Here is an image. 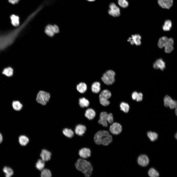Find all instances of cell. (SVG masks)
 <instances>
[{
  "instance_id": "obj_1",
  "label": "cell",
  "mask_w": 177,
  "mask_h": 177,
  "mask_svg": "<svg viewBox=\"0 0 177 177\" xmlns=\"http://www.w3.org/2000/svg\"><path fill=\"white\" fill-rule=\"evenodd\" d=\"M17 30L9 33H0V52L11 46L17 38L20 31Z\"/></svg>"
},
{
  "instance_id": "obj_2",
  "label": "cell",
  "mask_w": 177,
  "mask_h": 177,
  "mask_svg": "<svg viewBox=\"0 0 177 177\" xmlns=\"http://www.w3.org/2000/svg\"><path fill=\"white\" fill-rule=\"evenodd\" d=\"M75 166L78 170L81 171L86 177H90L92 174L93 167L89 161L84 159H79L75 163Z\"/></svg>"
},
{
  "instance_id": "obj_3",
  "label": "cell",
  "mask_w": 177,
  "mask_h": 177,
  "mask_svg": "<svg viewBox=\"0 0 177 177\" xmlns=\"http://www.w3.org/2000/svg\"><path fill=\"white\" fill-rule=\"evenodd\" d=\"M115 72L113 71L108 70L103 74L101 79L105 84L112 85L115 82Z\"/></svg>"
},
{
  "instance_id": "obj_4",
  "label": "cell",
  "mask_w": 177,
  "mask_h": 177,
  "mask_svg": "<svg viewBox=\"0 0 177 177\" xmlns=\"http://www.w3.org/2000/svg\"><path fill=\"white\" fill-rule=\"evenodd\" d=\"M50 97V95L49 93L41 90L37 93L36 100L38 103L42 105H45L49 101Z\"/></svg>"
},
{
  "instance_id": "obj_5",
  "label": "cell",
  "mask_w": 177,
  "mask_h": 177,
  "mask_svg": "<svg viewBox=\"0 0 177 177\" xmlns=\"http://www.w3.org/2000/svg\"><path fill=\"white\" fill-rule=\"evenodd\" d=\"M111 96L110 92L107 89L103 90L99 95V101L100 104L102 105L106 106L109 105L110 101L108 100Z\"/></svg>"
},
{
  "instance_id": "obj_6",
  "label": "cell",
  "mask_w": 177,
  "mask_h": 177,
  "mask_svg": "<svg viewBox=\"0 0 177 177\" xmlns=\"http://www.w3.org/2000/svg\"><path fill=\"white\" fill-rule=\"evenodd\" d=\"M109 134V132L106 130H100L97 132L94 135V140L95 143L97 145L102 144V141L104 138Z\"/></svg>"
},
{
  "instance_id": "obj_7",
  "label": "cell",
  "mask_w": 177,
  "mask_h": 177,
  "mask_svg": "<svg viewBox=\"0 0 177 177\" xmlns=\"http://www.w3.org/2000/svg\"><path fill=\"white\" fill-rule=\"evenodd\" d=\"M164 106L166 107H169L171 109L177 108V101L173 100L168 95H166L163 98Z\"/></svg>"
},
{
  "instance_id": "obj_8",
  "label": "cell",
  "mask_w": 177,
  "mask_h": 177,
  "mask_svg": "<svg viewBox=\"0 0 177 177\" xmlns=\"http://www.w3.org/2000/svg\"><path fill=\"white\" fill-rule=\"evenodd\" d=\"M109 7L108 13L110 15L114 17H118L120 15V9L115 3H111Z\"/></svg>"
},
{
  "instance_id": "obj_9",
  "label": "cell",
  "mask_w": 177,
  "mask_h": 177,
  "mask_svg": "<svg viewBox=\"0 0 177 177\" xmlns=\"http://www.w3.org/2000/svg\"><path fill=\"white\" fill-rule=\"evenodd\" d=\"M122 127L119 123L114 122L110 126L109 130L113 134L117 135L120 134L122 131Z\"/></svg>"
},
{
  "instance_id": "obj_10",
  "label": "cell",
  "mask_w": 177,
  "mask_h": 177,
  "mask_svg": "<svg viewBox=\"0 0 177 177\" xmlns=\"http://www.w3.org/2000/svg\"><path fill=\"white\" fill-rule=\"evenodd\" d=\"M149 159L148 156L145 155L143 154L140 155L138 159V162L140 166L145 167L149 163Z\"/></svg>"
},
{
  "instance_id": "obj_11",
  "label": "cell",
  "mask_w": 177,
  "mask_h": 177,
  "mask_svg": "<svg viewBox=\"0 0 177 177\" xmlns=\"http://www.w3.org/2000/svg\"><path fill=\"white\" fill-rule=\"evenodd\" d=\"M79 154L81 158L84 159H87L90 157L91 151L88 148H83L79 150Z\"/></svg>"
},
{
  "instance_id": "obj_12",
  "label": "cell",
  "mask_w": 177,
  "mask_h": 177,
  "mask_svg": "<svg viewBox=\"0 0 177 177\" xmlns=\"http://www.w3.org/2000/svg\"><path fill=\"white\" fill-rule=\"evenodd\" d=\"M141 37L138 34L132 35V37L129 38L128 40L132 45L135 44L136 45H140L141 44L140 40Z\"/></svg>"
},
{
  "instance_id": "obj_13",
  "label": "cell",
  "mask_w": 177,
  "mask_h": 177,
  "mask_svg": "<svg viewBox=\"0 0 177 177\" xmlns=\"http://www.w3.org/2000/svg\"><path fill=\"white\" fill-rule=\"evenodd\" d=\"M173 0H158V3L159 6L163 8L169 9L173 4Z\"/></svg>"
},
{
  "instance_id": "obj_14",
  "label": "cell",
  "mask_w": 177,
  "mask_h": 177,
  "mask_svg": "<svg viewBox=\"0 0 177 177\" xmlns=\"http://www.w3.org/2000/svg\"><path fill=\"white\" fill-rule=\"evenodd\" d=\"M108 115L107 113L105 112H101L100 116V119L98 121L99 124L102 125L103 126L107 127L108 126L107 118Z\"/></svg>"
},
{
  "instance_id": "obj_15",
  "label": "cell",
  "mask_w": 177,
  "mask_h": 177,
  "mask_svg": "<svg viewBox=\"0 0 177 177\" xmlns=\"http://www.w3.org/2000/svg\"><path fill=\"white\" fill-rule=\"evenodd\" d=\"M174 44V40L172 38H168L167 42L164 47V51L167 53H169L173 50L174 48L173 45Z\"/></svg>"
},
{
  "instance_id": "obj_16",
  "label": "cell",
  "mask_w": 177,
  "mask_h": 177,
  "mask_svg": "<svg viewBox=\"0 0 177 177\" xmlns=\"http://www.w3.org/2000/svg\"><path fill=\"white\" fill-rule=\"evenodd\" d=\"M86 130V128L85 126L81 124H79L76 126L75 131L76 134L81 136L85 133Z\"/></svg>"
},
{
  "instance_id": "obj_17",
  "label": "cell",
  "mask_w": 177,
  "mask_h": 177,
  "mask_svg": "<svg viewBox=\"0 0 177 177\" xmlns=\"http://www.w3.org/2000/svg\"><path fill=\"white\" fill-rule=\"evenodd\" d=\"M153 67L155 69H160L162 71L165 68V63L162 59H159L154 63Z\"/></svg>"
},
{
  "instance_id": "obj_18",
  "label": "cell",
  "mask_w": 177,
  "mask_h": 177,
  "mask_svg": "<svg viewBox=\"0 0 177 177\" xmlns=\"http://www.w3.org/2000/svg\"><path fill=\"white\" fill-rule=\"evenodd\" d=\"M51 153L48 150L43 149L42 150L40 154L42 159L44 162L49 160L51 158Z\"/></svg>"
},
{
  "instance_id": "obj_19",
  "label": "cell",
  "mask_w": 177,
  "mask_h": 177,
  "mask_svg": "<svg viewBox=\"0 0 177 177\" xmlns=\"http://www.w3.org/2000/svg\"><path fill=\"white\" fill-rule=\"evenodd\" d=\"M96 113L95 111L91 108L87 109L86 110L85 113V116L88 119L90 120L93 119Z\"/></svg>"
},
{
  "instance_id": "obj_20",
  "label": "cell",
  "mask_w": 177,
  "mask_h": 177,
  "mask_svg": "<svg viewBox=\"0 0 177 177\" xmlns=\"http://www.w3.org/2000/svg\"><path fill=\"white\" fill-rule=\"evenodd\" d=\"M91 89L92 92L95 93L99 92L101 90V84L98 82H95L92 85Z\"/></svg>"
},
{
  "instance_id": "obj_21",
  "label": "cell",
  "mask_w": 177,
  "mask_h": 177,
  "mask_svg": "<svg viewBox=\"0 0 177 177\" xmlns=\"http://www.w3.org/2000/svg\"><path fill=\"white\" fill-rule=\"evenodd\" d=\"M76 89L80 93H85L87 90V86L86 84L83 82H81L76 86Z\"/></svg>"
},
{
  "instance_id": "obj_22",
  "label": "cell",
  "mask_w": 177,
  "mask_h": 177,
  "mask_svg": "<svg viewBox=\"0 0 177 177\" xmlns=\"http://www.w3.org/2000/svg\"><path fill=\"white\" fill-rule=\"evenodd\" d=\"M45 32L47 35L50 37H52L55 34L53 26L51 25H47L45 27Z\"/></svg>"
},
{
  "instance_id": "obj_23",
  "label": "cell",
  "mask_w": 177,
  "mask_h": 177,
  "mask_svg": "<svg viewBox=\"0 0 177 177\" xmlns=\"http://www.w3.org/2000/svg\"><path fill=\"white\" fill-rule=\"evenodd\" d=\"M29 141L28 138L24 135H21L19 137V142L20 145L22 146H25Z\"/></svg>"
},
{
  "instance_id": "obj_24",
  "label": "cell",
  "mask_w": 177,
  "mask_h": 177,
  "mask_svg": "<svg viewBox=\"0 0 177 177\" xmlns=\"http://www.w3.org/2000/svg\"><path fill=\"white\" fill-rule=\"evenodd\" d=\"M168 39V38L165 36H163L161 37L159 39L158 43V47L160 48H162L164 47Z\"/></svg>"
},
{
  "instance_id": "obj_25",
  "label": "cell",
  "mask_w": 177,
  "mask_h": 177,
  "mask_svg": "<svg viewBox=\"0 0 177 177\" xmlns=\"http://www.w3.org/2000/svg\"><path fill=\"white\" fill-rule=\"evenodd\" d=\"M79 104L82 108L88 107L89 103L88 100L84 97L80 98L79 99Z\"/></svg>"
},
{
  "instance_id": "obj_26",
  "label": "cell",
  "mask_w": 177,
  "mask_h": 177,
  "mask_svg": "<svg viewBox=\"0 0 177 177\" xmlns=\"http://www.w3.org/2000/svg\"><path fill=\"white\" fill-rule=\"evenodd\" d=\"M112 136L110 134L105 136L102 140V144L104 146H107L112 141Z\"/></svg>"
},
{
  "instance_id": "obj_27",
  "label": "cell",
  "mask_w": 177,
  "mask_h": 177,
  "mask_svg": "<svg viewBox=\"0 0 177 177\" xmlns=\"http://www.w3.org/2000/svg\"><path fill=\"white\" fill-rule=\"evenodd\" d=\"M13 69L10 67H8L3 69L2 72V73L6 76L9 77L13 75Z\"/></svg>"
},
{
  "instance_id": "obj_28",
  "label": "cell",
  "mask_w": 177,
  "mask_h": 177,
  "mask_svg": "<svg viewBox=\"0 0 177 177\" xmlns=\"http://www.w3.org/2000/svg\"><path fill=\"white\" fill-rule=\"evenodd\" d=\"M3 171L5 174V176L6 177H10L14 174V172L11 168L7 166L4 167L3 169Z\"/></svg>"
},
{
  "instance_id": "obj_29",
  "label": "cell",
  "mask_w": 177,
  "mask_h": 177,
  "mask_svg": "<svg viewBox=\"0 0 177 177\" xmlns=\"http://www.w3.org/2000/svg\"><path fill=\"white\" fill-rule=\"evenodd\" d=\"M120 110L125 113H128L129 111L130 106L127 103L121 102L120 104Z\"/></svg>"
},
{
  "instance_id": "obj_30",
  "label": "cell",
  "mask_w": 177,
  "mask_h": 177,
  "mask_svg": "<svg viewBox=\"0 0 177 177\" xmlns=\"http://www.w3.org/2000/svg\"><path fill=\"white\" fill-rule=\"evenodd\" d=\"M13 107L15 110L17 111L20 110L22 108L23 105L18 101H14L12 103Z\"/></svg>"
},
{
  "instance_id": "obj_31",
  "label": "cell",
  "mask_w": 177,
  "mask_h": 177,
  "mask_svg": "<svg viewBox=\"0 0 177 177\" xmlns=\"http://www.w3.org/2000/svg\"><path fill=\"white\" fill-rule=\"evenodd\" d=\"M63 133L66 136L69 138H71L74 135V132L71 129L65 128L63 129Z\"/></svg>"
},
{
  "instance_id": "obj_32",
  "label": "cell",
  "mask_w": 177,
  "mask_h": 177,
  "mask_svg": "<svg viewBox=\"0 0 177 177\" xmlns=\"http://www.w3.org/2000/svg\"><path fill=\"white\" fill-rule=\"evenodd\" d=\"M148 136L151 141H154L157 139V134L155 132L151 131L148 132L147 133Z\"/></svg>"
},
{
  "instance_id": "obj_33",
  "label": "cell",
  "mask_w": 177,
  "mask_h": 177,
  "mask_svg": "<svg viewBox=\"0 0 177 177\" xmlns=\"http://www.w3.org/2000/svg\"><path fill=\"white\" fill-rule=\"evenodd\" d=\"M45 164L44 162L42 159H39L36 163L35 165L36 168L40 170H41L44 167Z\"/></svg>"
},
{
  "instance_id": "obj_34",
  "label": "cell",
  "mask_w": 177,
  "mask_h": 177,
  "mask_svg": "<svg viewBox=\"0 0 177 177\" xmlns=\"http://www.w3.org/2000/svg\"><path fill=\"white\" fill-rule=\"evenodd\" d=\"M148 174L151 177H157L159 175V173L153 168L149 169L148 172Z\"/></svg>"
},
{
  "instance_id": "obj_35",
  "label": "cell",
  "mask_w": 177,
  "mask_h": 177,
  "mask_svg": "<svg viewBox=\"0 0 177 177\" xmlns=\"http://www.w3.org/2000/svg\"><path fill=\"white\" fill-rule=\"evenodd\" d=\"M11 18L12 20V25L15 26H17L19 24V17L17 16H16L14 15H13L11 16Z\"/></svg>"
},
{
  "instance_id": "obj_36",
  "label": "cell",
  "mask_w": 177,
  "mask_h": 177,
  "mask_svg": "<svg viewBox=\"0 0 177 177\" xmlns=\"http://www.w3.org/2000/svg\"><path fill=\"white\" fill-rule=\"evenodd\" d=\"M172 27V23L169 20H166L162 27L163 30L165 31H168L170 30Z\"/></svg>"
},
{
  "instance_id": "obj_37",
  "label": "cell",
  "mask_w": 177,
  "mask_h": 177,
  "mask_svg": "<svg viewBox=\"0 0 177 177\" xmlns=\"http://www.w3.org/2000/svg\"><path fill=\"white\" fill-rule=\"evenodd\" d=\"M41 176L42 177H50L51 173L50 171L47 169H43L41 170Z\"/></svg>"
},
{
  "instance_id": "obj_38",
  "label": "cell",
  "mask_w": 177,
  "mask_h": 177,
  "mask_svg": "<svg viewBox=\"0 0 177 177\" xmlns=\"http://www.w3.org/2000/svg\"><path fill=\"white\" fill-rule=\"evenodd\" d=\"M118 3L119 6L123 8L127 7L129 4L126 0H118Z\"/></svg>"
},
{
  "instance_id": "obj_39",
  "label": "cell",
  "mask_w": 177,
  "mask_h": 177,
  "mask_svg": "<svg viewBox=\"0 0 177 177\" xmlns=\"http://www.w3.org/2000/svg\"><path fill=\"white\" fill-rule=\"evenodd\" d=\"M107 120L109 123L112 124L113 123V118L112 114L110 113L108 114Z\"/></svg>"
},
{
  "instance_id": "obj_40",
  "label": "cell",
  "mask_w": 177,
  "mask_h": 177,
  "mask_svg": "<svg viewBox=\"0 0 177 177\" xmlns=\"http://www.w3.org/2000/svg\"><path fill=\"white\" fill-rule=\"evenodd\" d=\"M143 98V94L141 92L138 93V95L136 100L137 102H140L142 101Z\"/></svg>"
},
{
  "instance_id": "obj_41",
  "label": "cell",
  "mask_w": 177,
  "mask_h": 177,
  "mask_svg": "<svg viewBox=\"0 0 177 177\" xmlns=\"http://www.w3.org/2000/svg\"><path fill=\"white\" fill-rule=\"evenodd\" d=\"M138 93L136 91H134L132 94V98L133 100H136L138 95Z\"/></svg>"
},
{
  "instance_id": "obj_42",
  "label": "cell",
  "mask_w": 177,
  "mask_h": 177,
  "mask_svg": "<svg viewBox=\"0 0 177 177\" xmlns=\"http://www.w3.org/2000/svg\"><path fill=\"white\" fill-rule=\"evenodd\" d=\"M53 26L55 33H58L59 32V29L58 27L56 25H54Z\"/></svg>"
},
{
  "instance_id": "obj_43",
  "label": "cell",
  "mask_w": 177,
  "mask_h": 177,
  "mask_svg": "<svg viewBox=\"0 0 177 177\" xmlns=\"http://www.w3.org/2000/svg\"><path fill=\"white\" fill-rule=\"evenodd\" d=\"M19 0H9V1L13 4H15L18 2Z\"/></svg>"
},
{
  "instance_id": "obj_44",
  "label": "cell",
  "mask_w": 177,
  "mask_h": 177,
  "mask_svg": "<svg viewBox=\"0 0 177 177\" xmlns=\"http://www.w3.org/2000/svg\"><path fill=\"white\" fill-rule=\"evenodd\" d=\"M2 136L0 133V144L2 142Z\"/></svg>"
},
{
  "instance_id": "obj_45",
  "label": "cell",
  "mask_w": 177,
  "mask_h": 177,
  "mask_svg": "<svg viewBox=\"0 0 177 177\" xmlns=\"http://www.w3.org/2000/svg\"><path fill=\"white\" fill-rule=\"evenodd\" d=\"M87 0V1H89L92 2V1H95L96 0Z\"/></svg>"
},
{
  "instance_id": "obj_46",
  "label": "cell",
  "mask_w": 177,
  "mask_h": 177,
  "mask_svg": "<svg viewBox=\"0 0 177 177\" xmlns=\"http://www.w3.org/2000/svg\"><path fill=\"white\" fill-rule=\"evenodd\" d=\"M177 133H176V134L175 135V137L177 139Z\"/></svg>"
}]
</instances>
